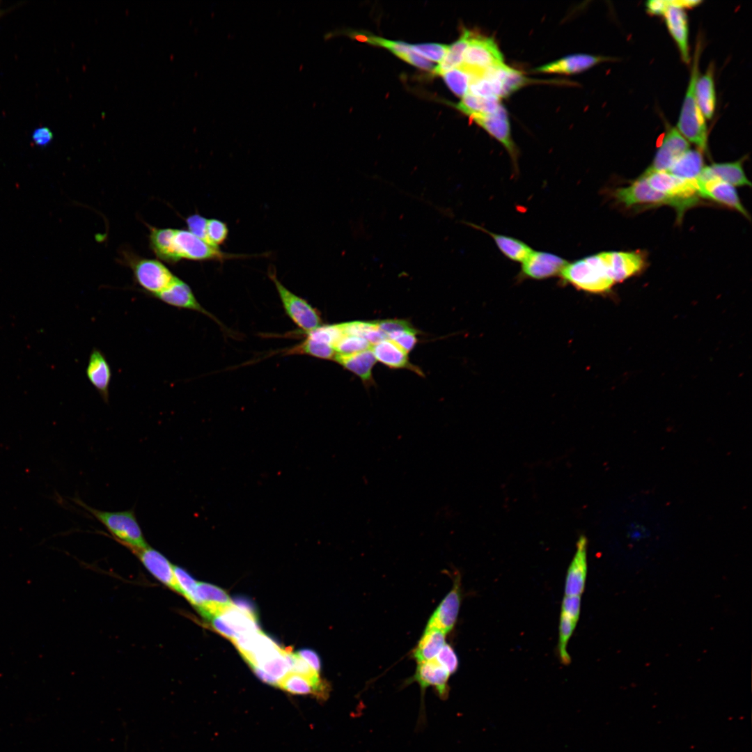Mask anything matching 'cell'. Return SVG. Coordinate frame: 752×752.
Returning <instances> with one entry per match:
<instances>
[{"label":"cell","mask_w":752,"mask_h":752,"mask_svg":"<svg viewBox=\"0 0 752 752\" xmlns=\"http://www.w3.org/2000/svg\"><path fill=\"white\" fill-rule=\"evenodd\" d=\"M254 673L262 681L274 686H279V680L274 677L272 676L260 668L256 666H250Z\"/></svg>","instance_id":"56"},{"label":"cell","mask_w":752,"mask_h":752,"mask_svg":"<svg viewBox=\"0 0 752 752\" xmlns=\"http://www.w3.org/2000/svg\"><path fill=\"white\" fill-rule=\"evenodd\" d=\"M86 375L104 402L108 403L112 375L111 366L102 352L96 347L90 353Z\"/></svg>","instance_id":"23"},{"label":"cell","mask_w":752,"mask_h":752,"mask_svg":"<svg viewBox=\"0 0 752 752\" xmlns=\"http://www.w3.org/2000/svg\"><path fill=\"white\" fill-rule=\"evenodd\" d=\"M212 627L221 635L233 641L239 634L232 629L219 616L215 615L208 619Z\"/></svg>","instance_id":"52"},{"label":"cell","mask_w":752,"mask_h":752,"mask_svg":"<svg viewBox=\"0 0 752 752\" xmlns=\"http://www.w3.org/2000/svg\"><path fill=\"white\" fill-rule=\"evenodd\" d=\"M175 591L189 600L195 592L198 581L185 569L174 566Z\"/></svg>","instance_id":"42"},{"label":"cell","mask_w":752,"mask_h":752,"mask_svg":"<svg viewBox=\"0 0 752 752\" xmlns=\"http://www.w3.org/2000/svg\"><path fill=\"white\" fill-rule=\"evenodd\" d=\"M694 93L698 105L705 118L712 119L716 105L712 66H710L705 73L698 77L695 84Z\"/></svg>","instance_id":"28"},{"label":"cell","mask_w":752,"mask_h":752,"mask_svg":"<svg viewBox=\"0 0 752 752\" xmlns=\"http://www.w3.org/2000/svg\"><path fill=\"white\" fill-rule=\"evenodd\" d=\"M469 117L503 146L511 157L515 173H517L519 152L512 138L508 111L504 106L501 104L490 114H473Z\"/></svg>","instance_id":"10"},{"label":"cell","mask_w":752,"mask_h":752,"mask_svg":"<svg viewBox=\"0 0 752 752\" xmlns=\"http://www.w3.org/2000/svg\"><path fill=\"white\" fill-rule=\"evenodd\" d=\"M472 32L464 29L457 40L448 46L444 59L434 68L432 72L436 75H442L446 72L459 67L463 61L464 51L468 45Z\"/></svg>","instance_id":"34"},{"label":"cell","mask_w":752,"mask_h":752,"mask_svg":"<svg viewBox=\"0 0 752 752\" xmlns=\"http://www.w3.org/2000/svg\"><path fill=\"white\" fill-rule=\"evenodd\" d=\"M587 574V539L579 537L576 551L568 567L565 583V595H581L583 592Z\"/></svg>","instance_id":"22"},{"label":"cell","mask_w":752,"mask_h":752,"mask_svg":"<svg viewBox=\"0 0 752 752\" xmlns=\"http://www.w3.org/2000/svg\"><path fill=\"white\" fill-rule=\"evenodd\" d=\"M232 604L240 611L258 620L256 604L245 596H236L231 600Z\"/></svg>","instance_id":"51"},{"label":"cell","mask_w":752,"mask_h":752,"mask_svg":"<svg viewBox=\"0 0 752 752\" xmlns=\"http://www.w3.org/2000/svg\"><path fill=\"white\" fill-rule=\"evenodd\" d=\"M451 675L448 671L434 659L418 663L415 673L408 680V683H418L422 698L426 689L431 687L441 699H446L448 696V682Z\"/></svg>","instance_id":"14"},{"label":"cell","mask_w":752,"mask_h":752,"mask_svg":"<svg viewBox=\"0 0 752 752\" xmlns=\"http://www.w3.org/2000/svg\"><path fill=\"white\" fill-rule=\"evenodd\" d=\"M354 38L361 41L384 47L391 52L401 59L408 61L413 51L409 47V44L400 41H393L373 35H363L354 33Z\"/></svg>","instance_id":"38"},{"label":"cell","mask_w":752,"mask_h":752,"mask_svg":"<svg viewBox=\"0 0 752 752\" xmlns=\"http://www.w3.org/2000/svg\"><path fill=\"white\" fill-rule=\"evenodd\" d=\"M704 168L702 152L689 149L667 171L671 174L687 180H696Z\"/></svg>","instance_id":"31"},{"label":"cell","mask_w":752,"mask_h":752,"mask_svg":"<svg viewBox=\"0 0 752 752\" xmlns=\"http://www.w3.org/2000/svg\"><path fill=\"white\" fill-rule=\"evenodd\" d=\"M641 175L652 189L681 201L689 208L698 203L696 180L681 179L667 171L644 172Z\"/></svg>","instance_id":"9"},{"label":"cell","mask_w":752,"mask_h":752,"mask_svg":"<svg viewBox=\"0 0 752 752\" xmlns=\"http://www.w3.org/2000/svg\"><path fill=\"white\" fill-rule=\"evenodd\" d=\"M135 554L156 579L175 591L174 565L165 556L148 545Z\"/></svg>","instance_id":"24"},{"label":"cell","mask_w":752,"mask_h":752,"mask_svg":"<svg viewBox=\"0 0 752 752\" xmlns=\"http://www.w3.org/2000/svg\"><path fill=\"white\" fill-rule=\"evenodd\" d=\"M370 343L364 338L344 335L334 345L336 353L352 354L371 348Z\"/></svg>","instance_id":"41"},{"label":"cell","mask_w":752,"mask_h":752,"mask_svg":"<svg viewBox=\"0 0 752 752\" xmlns=\"http://www.w3.org/2000/svg\"><path fill=\"white\" fill-rule=\"evenodd\" d=\"M612 60L613 58L603 56L574 54L538 67L534 70L549 74L573 75L587 70L600 63Z\"/></svg>","instance_id":"20"},{"label":"cell","mask_w":752,"mask_h":752,"mask_svg":"<svg viewBox=\"0 0 752 752\" xmlns=\"http://www.w3.org/2000/svg\"><path fill=\"white\" fill-rule=\"evenodd\" d=\"M409 47L414 53L423 56L427 60L429 59L440 63L447 53L448 45L437 43H425L409 45Z\"/></svg>","instance_id":"44"},{"label":"cell","mask_w":752,"mask_h":752,"mask_svg":"<svg viewBox=\"0 0 752 752\" xmlns=\"http://www.w3.org/2000/svg\"><path fill=\"white\" fill-rule=\"evenodd\" d=\"M3 14V10L0 8V16Z\"/></svg>","instance_id":"57"},{"label":"cell","mask_w":752,"mask_h":752,"mask_svg":"<svg viewBox=\"0 0 752 752\" xmlns=\"http://www.w3.org/2000/svg\"><path fill=\"white\" fill-rule=\"evenodd\" d=\"M81 505L98 520L118 542L134 553L148 546L133 510L104 511Z\"/></svg>","instance_id":"3"},{"label":"cell","mask_w":752,"mask_h":752,"mask_svg":"<svg viewBox=\"0 0 752 752\" xmlns=\"http://www.w3.org/2000/svg\"><path fill=\"white\" fill-rule=\"evenodd\" d=\"M279 687L294 694H313L322 699L329 695V686L324 680H312L295 673H288L279 682Z\"/></svg>","instance_id":"27"},{"label":"cell","mask_w":752,"mask_h":752,"mask_svg":"<svg viewBox=\"0 0 752 752\" xmlns=\"http://www.w3.org/2000/svg\"><path fill=\"white\" fill-rule=\"evenodd\" d=\"M611 279L616 283L639 272L644 267V256L636 251L602 252Z\"/></svg>","instance_id":"18"},{"label":"cell","mask_w":752,"mask_h":752,"mask_svg":"<svg viewBox=\"0 0 752 752\" xmlns=\"http://www.w3.org/2000/svg\"><path fill=\"white\" fill-rule=\"evenodd\" d=\"M296 654L303 659L315 672H320L321 669V661L318 655L313 650L304 648L299 650Z\"/></svg>","instance_id":"54"},{"label":"cell","mask_w":752,"mask_h":752,"mask_svg":"<svg viewBox=\"0 0 752 752\" xmlns=\"http://www.w3.org/2000/svg\"><path fill=\"white\" fill-rule=\"evenodd\" d=\"M268 276L275 285L285 313L300 329L308 333L322 325L319 311L308 301L284 286L278 279L274 268H269Z\"/></svg>","instance_id":"6"},{"label":"cell","mask_w":752,"mask_h":752,"mask_svg":"<svg viewBox=\"0 0 752 752\" xmlns=\"http://www.w3.org/2000/svg\"><path fill=\"white\" fill-rule=\"evenodd\" d=\"M217 615L239 635L260 631L257 620L240 611L232 603Z\"/></svg>","instance_id":"36"},{"label":"cell","mask_w":752,"mask_h":752,"mask_svg":"<svg viewBox=\"0 0 752 752\" xmlns=\"http://www.w3.org/2000/svg\"><path fill=\"white\" fill-rule=\"evenodd\" d=\"M377 361L391 368H416L408 360L407 353L390 339H385L371 347Z\"/></svg>","instance_id":"29"},{"label":"cell","mask_w":752,"mask_h":752,"mask_svg":"<svg viewBox=\"0 0 752 752\" xmlns=\"http://www.w3.org/2000/svg\"><path fill=\"white\" fill-rule=\"evenodd\" d=\"M446 644V634L432 627H426L414 649L412 655L417 663L434 659Z\"/></svg>","instance_id":"30"},{"label":"cell","mask_w":752,"mask_h":752,"mask_svg":"<svg viewBox=\"0 0 752 752\" xmlns=\"http://www.w3.org/2000/svg\"><path fill=\"white\" fill-rule=\"evenodd\" d=\"M188 601L207 620L231 604L229 596L223 589L205 582L197 583L195 592Z\"/></svg>","instance_id":"15"},{"label":"cell","mask_w":752,"mask_h":752,"mask_svg":"<svg viewBox=\"0 0 752 752\" xmlns=\"http://www.w3.org/2000/svg\"><path fill=\"white\" fill-rule=\"evenodd\" d=\"M560 275L565 283L592 293L607 292L615 284L602 252L567 263Z\"/></svg>","instance_id":"2"},{"label":"cell","mask_w":752,"mask_h":752,"mask_svg":"<svg viewBox=\"0 0 752 752\" xmlns=\"http://www.w3.org/2000/svg\"><path fill=\"white\" fill-rule=\"evenodd\" d=\"M333 360L357 375L365 384L373 382L372 370L377 360L371 349L352 354L336 353Z\"/></svg>","instance_id":"26"},{"label":"cell","mask_w":752,"mask_h":752,"mask_svg":"<svg viewBox=\"0 0 752 752\" xmlns=\"http://www.w3.org/2000/svg\"><path fill=\"white\" fill-rule=\"evenodd\" d=\"M490 235L501 253L511 260L524 262L533 252V249L522 241L512 237L497 234L485 228L473 225Z\"/></svg>","instance_id":"32"},{"label":"cell","mask_w":752,"mask_h":752,"mask_svg":"<svg viewBox=\"0 0 752 752\" xmlns=\"http://www.w3.org/2000/svg\"><path fill=\"white\" fill-rule=\"evenodd\" d=\"M577 622L567 615L561 613L558 650L561 661L563 664H568L570 662V656L567 646Z\"/></svg>","instance_id":"39"},{"label":"cell","mask_w":752,"mask_h":752,"mask_svg":"<svg viewBox=\"0 0 752 752\" xmlns=\"http://www.w3.org/2000/svg\"><path fill=\"white\" fill-rule=\"evenodd\" d=\"M701 42L698 40L694 51L690 78L677 123V130L689 142L703 152L708 150V131L694 93L695 84L699 76V60Z\"/></svg>","instance_id":"1"},{"label":"cell","mask_w":752,"mask_h":752,"mask_svg":"<svg viewBox=\"0 0 752 752\" xmlns=\"http://www.w3.org/2000/svg\"><path fill=\"white\" fill-rule=\"evenodd\" d=\"M671 4V1L650 0L645 3L646 12L652 16L664 15Z\"/></svg>","instance_id":"55"},{"label":"cell","mask_w":752,"mask_h":752,"mask_svg":"<svg viewBox=\"0 0 752 752\" xmlns=\"http://www.w3.org/2000/svg\"><path fill=\"white\" fill-rule=\"evenodd\" d=\"M580 607L581 595H565L562 602L561 613L578 621L580 614Z\"/></svg>","instance_id":"50"},{"label":"cell","mask_w":752,"mask_h":752,"mask_svg":"<svg viewBox=\"0 0 752 752\" xmlns=\"http://www.w3.org/2000/svg\"><path fill=\"white\" fill-rule=\"evenodd\" d=\"M522 263L521 273L524 276L544 279L560 274L568 263L554 253L533 251Z\"/></svg>","instance_id":"16"},{"label":"cell","mask_w":752,"mask_h":752,"mask_svg":"<svg viewBox=\"0 0 752 752\" xmlns=\"http://www.w3.org/2000/svg\"><path fill=\"white\" fill-rule=\"evenodd\" d=\"M378 328L387 337L395 332L402 331H416L412 325L406 320L399 319H386L376 321Z\"/></svg>","instance_id":"47"},{"label":"cell","mask_w":752,"mask_h":752,"mask_svg":"<svg viewBox=\"0 0 752 752\" xmlns=\"http://www.w3.org/2000/svg\"><path fill=\"white\" fill-rule=\"evenodd\" d=\"M417 330L397 331L390 334L388 338L408 353L413 350L417 343Z\"/></svg>","instance_id":"46"},{"label":"cell","mask_w":752,"mask_h":752,"mask_svg":"<svg viewBox=\"0 0 752 752\" xmlns=\"http://www.w3.org/2000/svg\"><path fill=\"white\" fill-rule=\"evenodd\" d=\"M127 261L136 283L141 290L151 297L165 290L175 277L157 260L134 257Z\"/></svg>","instance_id":"8"},{"label":"cell","mask_w":752,"mask_h":752,"mask_svg":"<svg viewBox=\"0 0 752 752\" xmlns=\"http://www.w3.org/2000/svg\"><path fill=\"white\" fill-rule=\"evenodd\" d=\"M503 63V54L494 39L472 33L459 68L468 72L472 79Z\"/></svg>","instance_id":"7"},{"label":"cell","mask_w":752,"mask_h":752,"mask_svg":"<svg viewBox=\"0 0 752 752\" xmlns=\"http://www.w3.org/2000/svg\"><path fill=\"white\" fill-rule=\"evenodd\" d=\"M696 183L699 197L717 202L749 218V213L742 205L734 186L717 178L705 182L696 180Z\"/></svg>","instance_id":"17"},{"label":"cell","mask_w":752,"mask_h":752,"mask_svg":"<svg viewBox=\"0 0 752 752\" xmlns=\"http://www.w3.org/2000/svg\"><path fill=\"white\" fill-rule=\"evenodd\" d=\"M664 17L668 32L679 49L682 61L689 63L691 61L689 26L684 9L678 6L677 1H671V4L664 14Z\"/></svg>","instance_id":"19"},{"label":"cell","mask_w":752,"mask_h":752,"mask_svg":"<svg viewBox=\"0 0 752 752\" xmlns=\"http://www.w3.org/2000/svg\"><path fill=\"white\" fill-rule=\"evenodd\" d=\"M291 673L305 676L312 680H321L319 673L315 672L303 659L296 653H293L292 663L290 668Z\"/></svg>","instance_id":"48"},{"label":"cell","mask_w":752,"mask_h":752,"mask_svg":"<svg viewBox=\"0 0 752 752\" xmlns=\"http://www.w3.org/2000/svg\"><path fill=\"white\" fill-rule=\"evenodd\" d=\"M228 235V228L225 222L217 219H207L206 227L207 242L219 247L224 243Z\"/></svg>","instance_id":"43"},{"label":"cell","mask_w":752,"mask_h":752,"mask_svg":"<svg viewBox=\"0 0 752 752\" xmlns=\"http://www.w3.org/2000/svg\"><path fill=\"white\" fill-rule=\"evenodd\" d=\"M501 104V99L498 97H484L467 93L455 104V107L469 116L473 114L492 113Z\"/></svg>","instance_id":"35"},{"label":"cell","mask_w":752,"mask_h":752,"mask_svg":"<svg viewBox=\"0 0 752 752\" xmlns=\"http://www.w3.org/2000/svg\"><path fill=\"white\" fill-rule=\"evenodd\" d=\"M173 251L177 263L181 259L224 262L226 260L250 257L221 251L219 247L210 244L189 230L183 229H174Z\"/></svg>","instance_id":"5"},{"label":"cell","mask_w":752,"mask_h":752,"mask_svg":"<svg viewBox=\"0 0 752 752\" xmlns=\"http://www.w3.org/2000/svg\"><path fill=\"white\" fill-rule=\"evenodd\" d=\"M174 229L150 228V246L155 256L169 264L176 263L173 251Z\"/></svg>","instance_id":"33"},{"label":"cell","mask_w":752,"mask_h":752,"mask_svg":"<svg viewBox=\"0 0 752 752\" xmlns=\"http://www.w3.org/2000/svg\"><path fill=\"white\" fill-rule=\"evenodd\" d=\"M53 138L54 135L52 130L47 127L36 129L31 135L33 144L42 148L49 145Z\"/></svg>","instance_id":"53"},{"label":"cell","mask_w":752,"mask_h":752,"mask_svg":"<svg viewBox=\"0 0 752 752\" xmlns=\"http://www.w3.org/2000/svg\"><path fill=\"white\" fill-rule=\"evenodd\" d=\"M207 219L206 218L197 214L189 216L186 219V224L189 228V231L205 242H207Z\"/></svg>","instance_id":"49"},{"label":"cell","mask_w":752,"mask_h":752,"mask_svg":"<svg viewBox=\"0 0 752 752\" xmlns=\"http://www.w3.org/2000/svg\"><path fill=\"white\" fill-rule=\"evenodd\" d=\"M287 354H304L322 359H334L336 352L331 345L306 336L301 343L288 350Z\"/></svg>","instance_id":"37"},{"label":"cell","mask_w":752,"mask_h":752,"mask_svg":"<svg viewBox=\"0 0 752 752\" xmlns=\"http://www.w3.org/2000/svg\"><path fill=\"white\" fill-rule=\"evenodd\" d=\"M461 596V577L459 573H455L452 589L434 611L426 627L436 628L446 634L451 632L457 621Z\"/></svg>","instance_id":"11"},{"label":"cell","mask_w":752,"mask_h":752,"mask_svg":"<svg viewBox=\"0 0 752 752\" xmlns=\"http://www.w3.org/2000/svg\"><path fill=\"white\" fill-rule=\"evenodd\" d=\"M482 76L492 82L496 95L500 99L510 95L530 82V79L521 72L504 63L485 70Z\"/></svg>","instance_id":"21"},{"label":"cell","mask_w":752,"mask_h":752,"mask_svg":"<svg viewBox=\"0 0 752 752\" xmlns=\"http://www.w3.org/2000/svg\"><path fill=\"white\" fill-rule=\"evenodd\" d=\"M448 87L456 95L464 97L467 94L471 81L470 75L457 67L441 75Z\"/></svg>","instance_id":"40"},{"label":"cell","mask_w":752,"mask_h":752,"mask_svg":"<svg viewBox=\"0 0 752 752\" xmlns=\"http://www.w3.org/2000/svg\"><path fill=\"white\" fill-rule=\"evenodd\" d=\"M744 157L732 162L713 163L704 166L700 175L696 179L705 182L717 178L734 187L751 186V182L745 175L743 169Z\"/></svg>","instance_id":"25"},{"label":"cell","mask_w":752,"mask_h":752,"mask_svg":"<svg viewBox=\"0 0 752 752\" xmlns=\"http://www.w3.org/2000/svg\"><path fill=\"white\" fill-rule=\"evenodd\" d=\"M689 149V141L675 127H668L645 173L667 171Z\"/></svg>","instance_id":"12"},{"label":"cell","mask_w":752,"mask_h":752,"mask_svg":"<svg viewBox=\"0 0 752 752\" xmlns=\"http://www.w3.org/2000/svg\"><path fill=\"white\" fill-rule=\"evenodd\" d=\"M437 661L452 675L458 668V658L453 648L448 643L443 646L437 657Z\"/></svg>","instance_id":"45"},{"label":"cell","mask_w":752,"mask_h":752,"mask_svg":"<svg viewBox=\"0 0 752 752\" xmlns=\"http://www.w3.org/2000/svg\"><path fill=\"white\" fill-rule=\"evenodd\" d=\"M616 200L627 207L668 205L675 209L679 221L688 207L681 201L652 189L645 178L641 175L629 186L616 189Z\"/></svg>","instance_id":"4"},{"label":"cell","mask_w":752,"mask_h":752,"mask_svg":"<svg viewBox=\"0 0 752 752\" xmlns=\"http://www.w3.org/2000/svg\"><path fill=\"white\" fill-rule=\"evenodd\" d=\"M152 297L175 308L202 313L223 327L218 318L198 302L190 286L177 276L165 290Z\"/></svg>","instance_id":"13"}]
</instances>
